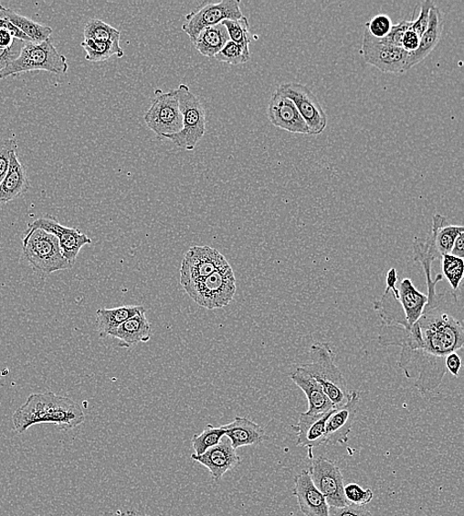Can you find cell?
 Segmentation results:
<instances>
[{
    "label": "cell",
    "mask_w": 464,
    "mask_h": 516,
    "mask_svg": "<svg viewBox=\"0 0 464 516\" xmlns=\"http://www.w3.org/2000/svg\"><path fill=\"white\" fill-rule=\"evenodd\" d=\"M427 296L421 318L409 329L382 324L378 334V343L383 347L402 348L398 367L422 394L433 392L441 385L447 373V356L464 344L461 320L447 310L449 297L437 291L427 293Z\"/></svg>",
    "instance_id": "obj_1"
},
{
    "label": "cell",
    "mask_w": 464,
    "mask_h": 516,
    "mask_svg": "<svg viewBox=\"0 0 464 516\" xmlns=\"http://www.w3.org/2000/svg\"><path fill=\"white\" fill-rule=\"evenodd\" d=\"M85 420L79 403L50 392L31 394L12 416L15 429L19 434L42 424H53L61 430L75 429Z\"/></svg>",
    "instance_id": "obj_2"
},
{
    "label": "cell",
    "mask_w": 464,
    "mask_h": 516,
    "mask_svg": "<svg viewBox=\"0 0 464 516\" xmlns=\"http://www.w3.org/2000/svg\"><path fill=\"white\" fill-rule=\"evenodd\" d=\"M427 296L416 288L409 278L403 279L400 287H386L374 308L383 325H394L409 329L424 313Z\"/></svg>",
    "instance_id": "obj_3"
},
{
    "label": "cell",
    "mask_w": 464,
    "mask_h": 516,
    "mask_svg": "<svg viewBox=\"0 0 464 516\" xmlns=\"http://www.w3.org/2000/svg\"><path fill=\"white\" fill-rule=\"evenodd\" d=\"M311 362L302 368L322 387L334 408L349 401L351 392L347 381L336 366V354L328 343H317L311 348Z\"/></svg>",
    "instance_id": "obj_4"
},
{
    "label": "cell",
    "mask_w": 464,
    "mask_h": 516,
    "mask_svg": "<svg viewBox=\"0 0 464 516\" xmlns=\"http://www.w3.org/2000/svg\"><path fill=\"white\" fill-rule=\"evenodd\" d=\"M68 70V59L57 50L51 40L26 42L16 60L0 71V80L33 71L63 75Z\"/></svg>",
    "instance_id": "obj_5"
},
{
    "label": "cell",
    "mask_w": 464,
    "mask_h": 516,
    "mask_svg": "<svg viewBox=\"0 0 464 516\" xmlns=\"http://www.w3.org/2000/svg\"><path fill=\"white\" fill-rule=\"evenodd\" d=\"M198 306L217 310L229 305L236 295V278L229 264L208 277L183 286Z\"/></svg>",
    "instance_id": "obj_6"
},
{
    "label": "cell",
    "mask_w": 464,
    "mask_h": 516,
    "mask_svg": "<svg viewBox=\"0 0 464 516\" xmlns=\"http://www.w3.org/2000/svg\"><path fill=\"white\" fill-rule=\"evenodd\" d=\"M22 252L36 271L47 274L73 268L64 257L54 234L40 229L28 230L23 239Z\"/></svg>",
    "instance_id": "obj_7"
},
{
    "label": "cell",
    "mask_w": 464,
    "mask_h": 516,
    "mask_svg": "<svg viewBox=\"0 0 464 516\" xmlns=\"http://www.w3.org/2000/svg\"><path fill=\"white\" fill-rule=\"evenodd\" d=\"M175 91L180 102L183 129L166 138L177 147L193 151L206 133V110L188 86L180 85Z\"/></svg>",
    "instance_id": "obj_8"
},
{
    "label": "cell",
    "mask_w": 464,
    "mask_h": 516,
    "mask_svg": "<svg viewBox=\"0 0 464 516\" xmlns=\"http://www.w3.org/2000/svg\"><path fill=\"white\" fill-rule=\"evenodd\" d=\"M144 120L151 131L161 137L166 138L180 133L183 129V116L176 91H157Z\"/></svg>",
    "instance_id": "obj_9"
},
{
    "label": "cell",
    "mask_w": 464,
    "mask_h": 516,
    "mask_svg": "<svg viewBox=\"0 0 464 516\" xmlns=\"http://www.w3.org/2000/svg\"><path fill=\"white\" fill-rule=\"evenodd\" d=\"M239 0H222L218 4H206L185 16L183 30L192 43L198 34L208 27L220 25L225 20H237L244 16Z\"/></svg>",
    "instance_id": "obj_10"
},
{
    "label": "cell",
    "mask_w": 464,
    "mask_h": 516,
    "mask_svg": "<svg viewBox=\"0 0 464 516\" xmlns=\"http://www.w3.org/2000/svg\"><path fill=\"white\" fill-rule=\"evenodd\" d=\"M277 91L293 102L306 123L311 135H319L325 131L328 123L327 114L311 89L290 81L280 85Z\"/></svg>",
    "instance_id": "obj_11"
},
{
    "label": "cell",
    "mask_w": 464,
    "mask_h": 516,
    "mask_svg": "<svg viewBox=\"0 0 464 516\" xmlns=\"http://www.w3.org/2000/svg\"><path fill=\"white\" fill-rule=\"evenodd\" d=\"M309 475L318 490L326 499L329 507L343 508L350 504L343 494V477L335 462L320 456L312 459Z\"/></svg>",
    "instance_id": "obj_12"
},
{
    "label": "cell",
    "mask_w": 464,
    "mask_h": 516,
    "mask_svg": "<svg viewBox=\"0 0 464 516\" xmlns=\"http://www.w3.org/2000/svg\"><path fill=\"white\" fill-rule=\"evenodd\" d=\"M229 265L226 257L211 246H192L184 256L181 266L182 286L205 279L218 269Z\"/></svg>",
    "instance_id": "obj_13"
},
{
    "label": "cell",
    "mask_w": 464,
    "mask_h": 516,
    "mask_svg": "<svg viewBox=\"0 0 464 516\" xmlns=\"http://www.w3.org/2000/svg\"><path fill=\"white\" fill-rule=\"evenodd\" d=\"M361 53L367 64H370L384 73L404 74L407 72L406 62L408 54L399 47L392 46L372 37L366 30Z\"/></svg>",
    "instance_id": "obj_14"
},
{
    "label": "cell",
    "mask_w": 464,
    "mask_h": 516,
    "mask_svg": "<svg viewBox=\"0 0 464 516\" xmlns=\"http://www.w3.org/2000/svg\"><path fill=\"white\" fill-rule=\"evenodd\" d=\"M30 229H40L53 233L58 241L64 257L71 266L75 265L77 257L83 246L91 243V240L87 234L78 229L68 228L59 224L58 220L52 216L35 220L28 225V230Z\"/></svg>",
    "instance_id": "obj_15"
},
{
    "label": "cell",
    "mask_w": 464,
    "mask_h": 516,
    "mask_svg": "<svg viewBox=\"0 0 464 516\" xmlns=\"http://www.w3.org/2000/svg\"><path fill=\"white\" fill-rule=\"evenodd\" d=\"M360 401L359 392H353L346 404L332 410L326 424V444L343 446L348 443Z\"/></svg>",
    "instance_id": "obj_16"
},
{
    "label": "cell",
    "mask_w": 464,
    "mask_h": 516,
    "mask_svg": "<svg viewBox=\"0 0 464 516\" xmlns=\"http://www.w3.org/2000/svg\"><path fill=\"white\" fill-rule=\"evenodd\" d=\"M268 115L273 125L285 132L311 135L306 123L293 102L282 96L278 91L273 93L269 101Z\"/></svg>",
    "instance_id": "obj_17"
},
{
    "label": "cell",
    "mask_w": 464,
    "mask_h": 516,
    "mask_svg": "<svg viewBox=\"0 0 464 516\" xmlns=\"http://www.w3.org/2000/svg\"><path fill=\"white\" fill-rule=\"evenodd\" d=\"M192 459L207 468L216 482L241 464L240 456H237L228 438L222 439L218 445L214 446L205 454L199 456L194 454Z\"/></svg>",
    "instance_id": "obj_18"
},
{
    "label": "cell",
    "mask_w": 464,
    "mask_h": 516,
    "mask_svg": "<svg viewBox=\"0 0 464 516\" xmlns=\"http://www.w3.org/2000/svg\"><path fill=\"white\" fill-rule=\"evenodd\" d=\"M293 496L305 516H329V504L313 484L308 470L295 477Z\"/></svg>",
    "instance_id": "obj_19"
},
{
    "label": "cell",
    "mask_w": 464,
    "mask_h": 516,
    "mask_svg": "<svg viewBox=\"0 0 464 516\" xmlns=\"http://www.w3.org/2000/svg\"><path fill=\"white\" fill-rule=\"evenodd\" d=\"M332 412L319 415L301 414L299 424L291 426L297 432L296 446L307 448L309 458L311 460L314 459L312 450L326 444V424Z\"/></svg>",
    "instance_id": "obj_20"
},
{
    "label": "cell",
    "mask_w": 464,
    "mask_h": 516,
    "mask_svg": "<svg viewBox=\"0 0 464 516\" xmlns=\"http://www.w3.org/2000/svg\"><path fill=\"white\" fill-rule=\"evenodd\" d=\"M292 382L304 392L308 401L309 415H319L332 412V404L322 387L302 367L290 374Z\"/></svg>",
    "instance_id": "obj_21"
},
{
    "label": "cell",
    "mask_w": 464,
    "mask_h": 516,
    "mask_svg": "<svg viewBox=\"0 0 464 516\" xmlns=\"http://www.w3.org/2000/svg\"><path fill=\"white\" fill-rule=\"evenodd\" d=\"M444 29V17L442 11L438 8L435 4L430 10L429 26L420 38L418 49L409 53L406 62L407 72L416 65L421 63L429 56L436 46L441 41Z\"/></svg>",
    "instance_id": "obj_22"
},
{
    "label": "cell",
    "mask_w": 464,
    "mask_h": 516,
    "mask_svg": "<svg viewBox=\"0 0 464 516\" xmlns=\"http://www.w3.org/2000/svg\"><path fill=\"white\" fill-rule=\"evenodd\" d=\"M221 427L235 450L245 447V446L259 445L269 440L263 427L245 417L237 416L231 424Z\"/></svg>",
    "instance_id": "obj_23"
},
{
    "label": "cell",
    "mask_w": 464,
    "mask_h": 516,
    "mask_svg": "<svg viewBox=\"0 0 464 516\" xmlns=\"http://www.w3.org/2000/svg\"><path fill=\"white\" fill-rule=\"evenodd\" d=\"M27 171L19 161L17 150L10 156V166L5 177L0 182V204L16 200L30 189Z\"/></svg>",
    "instance_id": "obj_24"
},
{
    "label": "cell",
    "mask_w": 464,
    "mask_h": 516,
    "mask_svg": "<svg viewBox=\"0 0 464 516\" xmlns=\"http://www.w3.org/2000/svg\"><path fill=\"white\" fill-rule=\"evenodd\" d=\"M111 337L118 339L119 347L129 349L138 343H147L152 337V327L146 317V310H142L112 332Z\"/></svg>",
    "instance_id": "obj_25"
},
{
    "label": "cell",
    "mask_w": 464,
    "mask_h": 516,
    "mask_svg": "<svg viewBox=\"0 0 464 516\" xmlns=\"http://www.w3.org/2000/svg\"><path fill=\"white\" fill-rule=\"evenodd\" d=\"M446 222V217L436 214L433 217L432 232L429 234L434 249L439 258L446 254H450L457 238L461 232H464L462 226H447Z\"/></svg>",
    "instance_id": "obj_26"
},
{
    "label": "cell",
    "mask_w": 464,
    "mask_h": 516,
    "mask_svg": "<svg viewBox=\"0 0 464 516\" xmlns=\"http://www.w3.org/2000/svg\"><path fill=\"white\" fill-rule=\"evenodd\" d=\"M144 309V307L138 306V305H128V306L98 310L97 326L100 337H111L119 326Z\"/></svg>",
    "instance_id": "obj_27"
},
{
    "label": "cell",
    "mask_w": 464,
    "mask_h": 516,
    "mask_svg": "<svg viewBox=\"0 0 464 516\" xmlns=\"http://www.w3.org/2000/svg\"><path fill=\"white\" fill-rule=\"evenodd\" d=\"M229 41L227 29L220 23L218 26L202 30L193 44L200 54L214 58Z\"/></svg>",
    "instance_id": "obj_28"
},
{
    "label": "cell",
    "mask_w": 464,
    "mask_h": 516,
    "mask_svg": "<svg viewBox=\"0 0 464 516\" xmlns=\"http://www.w3.org/2000/svg\"><path fill=\"white\" fill-rule=\"evenodd\" d=\"M5 14L12 25L26 35L31 42L40 43L50 40L53 29L49 27L42 26L26 16H20L16 11L5 8Z\"/></svg>",
    "instance_id": "obj_29"
},
{
    "label": "cell",
    "mask_w": 464,
    "mask_h": 516,
    "mask_svg": "<svg viewBox=\"0 0 464 516\" xmlns=\"http://www.w3.org/2000/svg\"><path fill=\"white\" fill-rule=\"evenodd\" d=\"M80 46L86 51V59L90 62H104L109 60L113 55L118 58L124 56L121 43H104L85 39Z\"/></svg>",
    "instance_id": "obj_30"
},
{
    "label": "cell",
    "mask_w": 464,
    "mask_h": 516,
    "mask_svg": "<svg viewBox=\"0 0 464 516\" xmlns=\"http://www.w3.org/2000/svg\"><path fill=\"white\" fill-rule=\"evenodd\" d=\"M83 37H85V39L98 42L121 43V32L109 23L98 18H91L87 22Z\"/></svg>",
    "instance_id": "obj_31"
},
{
    "label": "cell",
    "mask_w": 464,
    "mask_h": 516,
    "mask_svg": "<svg viewBox=\"0 0 464 516\" xmlns=\"http://www.w3.org/2000/svg\"><path fill=\"white\" fill-rule=\"evenodd\" d=\"M443 261V273L451 286V296L456 301H459L460 296V284L464 273L463 258L457 257L451 254L442 256Z\"/></svg>",
    "instance_id": "obj_32"
},
{
    "label": "cell",
    "mask_w": 464,
    "mask_h": 516,
    "mask_svg": "<svg viewBox=\"0 0 464 516\" xmlns=\"http://www.w3.org/2000/svg\"><path fill=\"white\" fill-rule=\"evenodd\" d=\"M225 432L222 427H216L211 425H206L204 432L196 434L193 437L192 444L195 455L205 454L208 449L218 445L223 437Z\"/></svg>",
    "instance_id": "obj_33"
},
{
    "label": "cell",
    "mask_w": 464,
    "mask_h": 516,
    "mask_svg": "<svg viewBox=\"0 0 464 516\" xmlns=\"http://www.w3.org/2000/svg\"><path fill=\"white\" fill-rule=\"evenodd\" d=\"M214 58L222 63L241 65L249 61V59H251V52H249V47L242 46L230 40Z\"/></svg>",
    "instance_id": "obj_34"
},
{
    "label": "cell",
    "mask_w": 464,
    "mask_h": 516,
    "mask_svg": "<svg viewBox=\"0 0 464 516\" xmlns=\"http://www.w3.org/2000/svg\"><path fill=\"white\" fill-rule=\"evenodd\" d=\"M222 25L227 29L231 41L249 47L252 38L251 32H249L248 20L246 16L237 20H225L222 22Z\"/></svg>",
    "instance_id": "obj_35"
},
{
    "label": "cell",
    "mask_w": 464,
    "mask_h": 516,
    "mask_svg": "<svg viewBox=\"0 0 464 516\" xmlns=\"http://www.w3.org/2000/svg\"><path fill=\"white\" fill-rule=\"evenodd\" d=\"M343 494L351 504L364 507L374 499V491L372 489H363L358 484H349L344 486Z\"/></svg>",
    "instance_id": "obj_36"
},
{
    "label": "cell",
    "mask_w": 464,
    "mask_h": 516,
    "mask_svg": "<svg viewBox=\"0 0 464 516\" xmlns=\"http://www.w3.org/2000/svg\"><path fill=\"white\" fill-rule=\"evenodd\" d=\"M394 23L388 16L378 15L366 22L365 30L376 39H384L389 34Z\"/></svg>",
    "instance_id": "obj_37"
},
{
    "label": "cell",
    "mask_w": 464,
    "mask_h": 516,
    "mask_svg": "<svg viewBox=\"0 0 464 516\" xmlns=\"http://www.w3.org/2000/svg\"><path fill=\"white\" fill-rule=\"evenodd\" d=\"M17 150L16 140L5 139L0 142V182L4 180L10 166V156Z\"/></svg>",
    "instance_id": "obj_38"
},
{
    "label": "cell",
    "mask_w": 464,
    "mask_h": 516,
    "mask_svg": "<svg viewBox=\"0 0 464 516\" xmlns=\"http://www.w3.org/2000/svg\"><path fill=\"white\" fill-rule=\"evenodd\" d=\"M434 3L430 0L422 4L420 15L417 19L412 21V30L418 35L419 38L422 37L423 33L429 26L430 20V10Z\"/></svg>",
    "instance_id": "obj_39"
},
{
    "label": "cell",
    "mask_w": 464,
    "mask_h": 516,
    "mask_svg": "<svg viewBox=\"0 0 464 516\" xmlns=\"http://www.w3.org/2000/svg\"><path fill=\"white\" fill-rule=\"evenodd\" d=\"M410 28H412V21L403 20L399 22L398 25L392 27L387 37L382 39V41L401 48V41L404 34Z\"/></svg>",
    "instance_id": "obj_40"
},
{
    "label": "cell",
    "mask_w": 464,
    "mask_h": 516,
    "mask_svg": "<svg viewBox=\"0 0 464 516\" xmlns=\"http://www.w3.org/2000/svg\"><path fill=\"white\" fill-rule=\"evenodd\" d=\"M329 516H374L373 513L364 507L348 504L343 508L329 507Z\"/></svg>",
    "instance_id": "obj_41"
},
{
    "label": "cell",
    "mask_w": 464,
    "mask_h": 516,
    "mask_svg": "<svg viewBox=\"0 0 464 516\" xmlns=\"http://www.w3.org/2000/svg\"><path fill=\"white\" fill-rule=\"evenodd\" d=\"M0 29L8 31L16 39L24 42H31L26 34L20 31L14 25H12L11 21L8 19L5 14V7H4L3 5H0Z\"/></svg>",
    "instance_id": "obj_42"
},
{
    "label": "cell",
    "mask_w": 464,
    "mask_h": 516,
    "mask_svg": "<svg viewBox=\"0 0 464 516\" xmlns=\"http://www.w3.org/2000/svg\"><path fill=\"white\" fill-rule=\"evenodd\" d=\"M26 43V42L18 40L12 48L7 50L0 49V71L7 67L12 61L16 60Z\"/></svg>",
    "instance_id": "obj_43"
},
{
    "label": "cell",
    "mask_w": 464,
    "mask_h": 516,
    "mask_svg": "<svg viewBox=\"0 0 464 516\" xmlns=\"http://www.w3.org/2000/svg\"><path fill=\"white\" fill-rule=\"evenodd\" d=\"M419 44L420 38L410 28L404 34L401 41V48L407 53H412L418 49Z\"/></svg>",
    "instance_id": "obj_44"
},
{
    "label": "cell",
    "mask_w": 464,
    "mask_h": 516,
    "mask_svg": "<svg viewBox=\"0 0 464 516\" xmlns=\"http://www.w3.org/2000/svg\"><path fill=\"white\" fill-rule=\"evenodd\" d=\"M445 363L447 372L448 371L450 374H453L454 377L458 378L462 366V362L460 357L457 354V351L456 353L448 355Z\"/></svg>",
    "instance_id": "obj_45"
},
{
    "label": "cell",
    "mask_w": 464,
    "mask_h": 516,
    "mask_svg": "<svg viewBox=\"0 0 464 516\" xmlns=\"http://www.w3.org/2000/svg\"><path fill=\"white\" fill-rule=\"evenodd\" d=\"M17 42L18 39H16L14 37H12V35L8 31L0 29V49H10Z\"/></svg>",
    "instance_id": "obj_46"
},
{
    "label": "cell",
    "mask_w": 464,
    "mask_h": 516,
    "mask_svg": "<svg viewBox=\"0 0 464 516\" xmlns=\"http://www.w3.org/2000/svg\"><path fill=\"white\" fill-rule=\"evenodd\" d=\"M451 255H455L459 258H463L464 256V232H461L459 236L457 238L456 242L454 244L453 251L450 253Z\"/></svg>",
    "instance_id": "obj_47"
},
{
    "label": "cell",
    "mask_w": 464,
    "mask_h": 516,
    "mask_svg": "<svg viewBox=\"0 0 464 516\" xmlns=\"http://www.w3.org/2000/svg\"><path fill=\"white\" fill-rule=\"evenodd\" d=\"M398 283V274L395 268H391L386 275V287H395Z\"/></svg>",
    "instance_id": "obj_48"
},
{
    "label": "cell",
    "mask_w": 464,
    "mask_h": 516,
    "mask_svg": "<svg viewBox=\"0 0 464 516\" xmlns=\"http://www.w3.org/2000/svg\"><path fill=\"white\" fill-rule=\"evenodd\" d=\"M101 516H150V515L141 514L135 511H117L114 512L113 511L104 512Z\"/></svg>",
    "instance_id": "obj_49"
}]
</instances>
